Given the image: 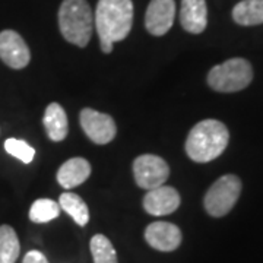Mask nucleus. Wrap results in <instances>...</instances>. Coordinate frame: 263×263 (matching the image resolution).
Instances as JSON below:
<instances>
[{"instance_id":"f257e3e1","label":"nucleus","mask_w":263,"mask_h":263,"mask_svg":"<svg viewBox=\"0 0 263 263\" xmlns=\"http://www.w3.org/2000/svg\"><path fill=\"white\" fill-rule=\"evenodd\" d=\"M230 141V133L224 123L214 119L199 122L186 139V154L195 162H209L218 158Z\"/></svg>"},{"instance_id":"f03ea898","label":"nucleus","mask_w":263,"mask_h":263,"mask_svg":"<svg viewBox=\"0 0 263 263\" xmlns=\"http://www.w3.org/2000/svg\"><path fill=\"white\" fill-rule=\"evenodd\" d=\"M94 24L100 41H122L129 35L133 24L132 0H100Z\"/></svg>"},{"instance_id":"7ed1b4c3","label":"nucleus","mask_w":263,"mask_h":263,"mask_svg":"<svg viewBox=\"0 0 263 263\" xmlns=\"http://www.w3.org/2000/svg\"><path fill=\"white\" fill-rule=\"evenodd\" d=\"M59 28L66 41L86 47L94 29V15L86 0H63L59 9Z\"/></svg>"},{"instance_id":"20e7f679","label":"nucleus","mask_w":263,"mask_h":263,"mask_svg":"<svg viewBox=\"0 0 263 263\" xmlns=\"http://www.w3.org/2000/svg\"><path fill=\"white\" fill-rule=\"evenodd\" d=\"M253 79L252 65L241 57L214 66L208 73V85L216 92H237L247 88Z\"/></svg>"},{"instance_id":"39448f33","label":"nucleus","mask_w":263,"mask_h":263,"mask_svg":"<svg viewBox=\"0 0 263 263\" xmlns=\"http://www.w3.org/2000/svg\"><path fill=\"white\" fill-rule=\"evenodd\" d=\"M241 193V180L234 174H226L216 180L205 195L203 205L211 216H226L237 203Z\"/></svg>"},{"instance_id":"423d86ee","label":"nucleus","mask_w":263,"mask_h":263,"mask_svg":"<svg viewBox=\"0 0 263 263\" xmlns=\"http://www.w3.org/2000/svg\"><path fill=\"white\" fill-rule=\"evenodd\" d=\"M133 176L138 186L152 190L162 186L170 176V167L158 155H141L133 162Z\"/></svg>"},{"instance_id":"0eeeda50","label":"nucleus","mask_w":263,"mask_h":263,"mask_svg":"<svg viewBox=\"0 0 263 263\" xmlns=\"http://www.w3.org/2000/svg\"><path fill=\"white\" fill-rule=\"evenodd\" d=\"M79 120L85 135L97 145H107L116 138L117 126L108 114L100 113L92 108H84Z\"/></svg>"},{"instance_id":"6e6552de","label":"nucleus","mask_w":263,"mask_h":263,"mask_svg":"<svg viewBox=\"0 0 263 263\" xmlns=\"http://www.w3.org/2000/svg\"><path fill=\"white\" fill-rule=\"evenodd\" d=\"M0 59L12 69H24L31 60V53L16 31L5 29L0 32Z\"/></svg>"},{"instance_id":"1a4fd4ad","label":"nucleus","mask_w":263,"mask_h":263,"mask_svg":"<svg viewBox=\"0 0 263 263\" xmlns=\"http://www.w3.org/2000/svg\"><path fill=\"white\" fill-rule=\"evenodd\" d=\"M176 18V2L174 0H151L145 15V27L148 32L161 37L167 34Z\"/></svg>"},{"instance_id":"9d476101","label":"nucleus","mask_w":263,"mask_h":263,"mask_svg":"<svg viewBox=\"0 0 263 263\" xmlns=\"http://www.w3.org/2000/svg\"><path fill=\"white\" fill-rule=\"evenodd\" d=\"M145 240L155 250L173 252L181 245V231L179 227L171 222L155 221L146 227Z\"/></svg>"},{"instance_id":"9b49d317","label":"nucleus","mask_w":263,"mask_h":263,"mask_svg":"<svg viewBox=\"0 0 263 263\" xmlns=\"http://www.w3.org/2000/svg\"><path fill=\"white\" fill-rule=\"evenodd\" d=\"M180 206L179 192L171 186H160L149 190L143 197L145 211L154 216L170 215Z\"/></svg>"},{"instance_id":"f8f14e48","label":"nucleus","mask_w":263,"mask_h":263,"mask_svg":"<svg viewBox=\"0 0 263 263\" xmlns=\"http://www.w3.org/2000/svg\"><path fill=\"white\" fill-rule=\"evenodd\" d=\"M180 24L190 34L203 32L208 25V8L205 0H181Z\"/></svg>"},{"instance_id":"ddd939ff","label":"nucleus","mask_w":263,"mask_h":263,"mask_svg":"<svg viewBox=\"0 0 263 263\" xmlns=\"http://www.w3.org/2000/svg\"><path fill=\"white\" fill-rule=\"evenodd\" d=\"M91 176V164L85 158L75 157L62 164L57 171V181L66 190L82 184Z\"/></svg>"},{"instance_id":"4468645a","label":"nucleus","mask_w":263,"mask_h":263,"mask_svg":"<svg viewBox=\"0 0 263 263\" xmlns=\"http://www.w3.org/2000/svg\"><path fill=\"white\" fill-rule=\"evenodd\" d=\"M43 124L46 127L47 136L53 142H62L66 139L69 132V122L63 107L60 104H48L44 113Z\"/></svg>"},{"instance_id":"2eb2a0df","label":"nucleus","mask_w":263,"mask_h":263,"mask_svg":"<svg viewBox=\"0 0 263 263\" xmlns=\"http://www.w3.org/2000/svg\"><path fill=\"white\" fill-rule=\"evenodd\" d=\"M233 19L241 27L263 24V0H243L233 9Z\"/></svg>"},{"instance_id":"dca6fc26","label":"nucleus","mask_w":263,"mask_h":263,"mask_svg":"<svg viewBox=\"0 0 263 263\" xmlns=\"http://www.w3.org/2000/svg\"><path fill=\"white\" fill-rule=\"evenodd\" d=\"M59 206L62 208L67 215L72 216L73 221L79 227H85L88 224L89 211H88V206L84 202V199L79 195L70 193V192L62 193V196L59 199Z\"/></svg>"},{"instance_id":"f3484780","label":"nucleus","mask_w":263,"mask_h":263,"mask_svg":"<svg viewBox=\"0 0 263 263\" xmlns=\"http://www.w3.org/2000/svg\"><path fill=\"white\" fill-rule=\"evenodd\" d=\"M19 252L21 245L15 230L10 226H0V263H15Z\"/></svg>"},{"instance_id":"a211bd4d","label":"nucleus","mask_w":263,"mask_h":263,"mask_svg":"<svg viewBox=\"0 0 263 263\" xmlns=\"http://www.w3.org/2000/svg\"><path fill=\"white\" fill-rule=\"evenodd\" d=\"M60 214L59 203L51 199H38L29 209V219L37 224H46L56 219Z\"/></svg>"},{"instance_id":"6ab92c4d","label":"nucleus","mask_w":263,"mask_h":263,"mask_svg":"<svg viewBox=\"0 0 263 263\" xmlns=\"http://www.w3.org/2000/svg\"><path fill=\"white\" fill-rule=\"evenodd\" d=\"M91 253L94 263H119L116 249L111 241L103 234H97L91 240Z\"/></svg>"},{"instance_id":"aec40b11","label":"nucleus","mask_w":263,"mask_h":263,"mask_svg":"<svg viewBox=\"0 0 263 263\" xmlns=\"http://www.w3.org/2000/svg\"><path fill=\"white\" fill-rule=\"evenodd\" d=\"M5 149H6V152L9 155L18 158L24 164L32 162L34 157H35V149L31 145H28L25 141H22V139H15V138L6 139V142H5Z\"/></svg>"},{"instance_id":"412c9836","label":"nucleus","mask_w":263,"mask_h":263,"mask_svg":"<svg viewBox=\"0 0 263 263\" xmlns=\"http://www.w3.org/2000/svg\"><path fill=\"white\" fill-rule=\"evenodd\" d=\"M22 263H48V260L47 257L41 253V252H38V250H31V252H28V253L25 254Z\"/></svg>"},{"instance_id":"4be33fe9","label":"nucleus","mask_w":263,"mask_h":263,"mask_svg":"<svg viewBox=\"0 0 263 263\" xmlns=\"http://www.w3.org/2000/svg\"><path fill=\"white\" fill-rule=\"evenodd\" d=\"M100 44H101V50H103V53H105V54H108V53H111V51H113L114 43H110V41H100Z\"/></svg>"}]
</instances>
